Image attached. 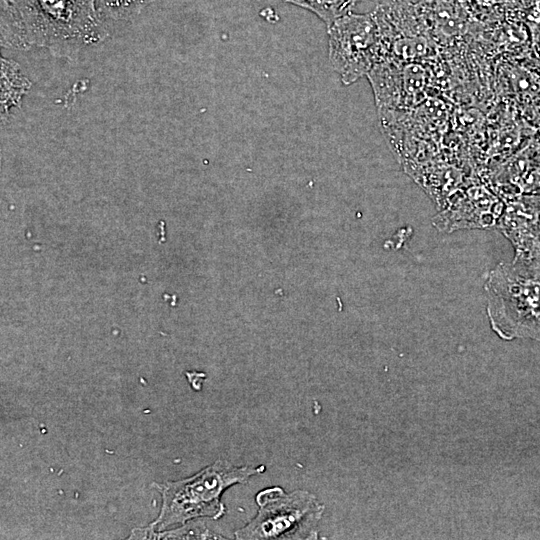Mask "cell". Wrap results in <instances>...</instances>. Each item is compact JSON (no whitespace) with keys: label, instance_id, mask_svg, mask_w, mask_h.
<instances>
[{"label":"cell","instance_id":"1","mask_svg":"<svg viewBox=\"0 0 540 540\" xmlns=\"http://www.w3.org/2000/svg\"><path fill=\"white\" fill-rule=\"evenodd\" d=\"M3 7L2 35L10 33L8 39L18 47L63 52L106 36L93 0H4Z\"/></svg>","mask_w":540,"mask_h":540},{"label":"cell","instance_id":"4","mask_svg":"<svg viewBox=\"0 0 540 540\" xmlns=\"http://www.w3.org/2000/svg\"><path fill=\"white\" fill-rule=\"evenodd\" d=\"M256 515L235 531L238 540H311L319 537L325 505L307 490L286 492L280 486L260 490Z\"/></svg>","mask_w":540,"mask_h":540},{"label":"cell","instance_id":"10","mask_svg":"<svg viewBox=\"0 0 540 540\" xmlns=\"http://www.w3.org/2000/svg\"><path fill=\"white\" fill-rule=\"evenodd\" d=\"M406 1L413 3V2H415L416 0H406Z\"/></svg>","mask_w":540,"mask_h":540},{"label":"cell","instance_id":"8","mask_svg":"<svg viewBox=\"0 0 540 540\" xmlns=\"http://www.w3.org/2000/svg\"><path fill=\"white\" fill-rule=\"evenodd\" d=\"M101 18L122 19L133 16L153 0H93Z\"/></svg>","mask_w":540,"mask_h":540},{"label":"cell","instance_id":"7","mask_svg":"<svg viewBox=\"0 0 540 540\" xmlns=\"http://www.w3.org/2000/svg\"><path fill=\"white\" fill-rule=\"evenodd\" d=\"M315 13L327 26L351 12L356 0H284Z\"/></svg>","mask_w":540,"mask_h":540},{"label":"cell","instance_id":"2","mask_svg":"<svg viewBox=\"0 0 540 540\" xmlns=\"http://www.w3.org/2000/svg\"><path fill=\"white\" fill-rule=\"evenodd\" d=\"M265 470L264 465L235 466L218 459L190 477L157 483L155 487L162 497L161 509L149 527L163 531L200 518L218 520L226 511L221 501L223 493Z\"/></svg>","mask_w":540,"mask_h":540},{"label":"cell","instance_id":"5","mask_svg":"<svg viewBox=\"0 0 540 540\" xmlns=\"http://www.w3.org/2000/svg\"><path fill=\"white\" fill-rule=\"evenodd\" d=\"M328 34L329 59L345 85L367 76L381 58V35L372 12H349L328 27Z\"/></svg>","mask_w":540,"mask_h":540},{"label":"cell","instance_id":"6","mask_svg":"<svg viewBox=\"0 0 540 540\" xmlns=\"http://www.w3.org/2000/svg\"><path fill=\"white\" fill-rule=\"evenodd\" d=\"M129 538L132 539H208L220 538L218 535L211 533L203 525H189L188 522L180 527H174L163 531H154L150 527L136 528L131 532Z\"/></svg>","mask_w":540,"mask_h":540},{"label":"cell","instance_id":"9","mask_svg":"<svg viewBox=\"0 0 540 540\" xmlns=\"http://www.w3.org/2000/svg\"><path fill=\"white\" fill-rule=\"evenodd\" d=\"M476 2L482 6H490L496 3V0H476Z\"/></svg>","mask_w":540,"mask_h":540},{"label":"cell","instance_id":"3","mask_svg":"<svg viewBox=\"0 0 540 540\" xmlns=\"http://www.w3.org/2000/svg\"><path fill=\"white\" fill-rule=\"evenodd\" d=\"M489 312L509 338L540 340V259L502 265L488 281Z\"/></svg>","mask_w":540,"mask_h":540}]
</instances>
